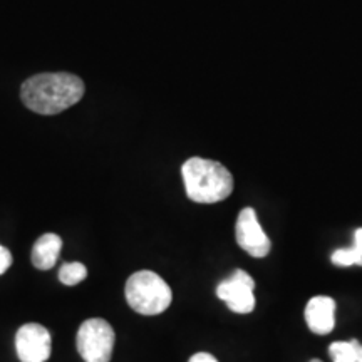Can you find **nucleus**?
I'll list each match as a JSON object with an SVG mask.
<instances>
[{
	"label": "nucleus",
	"mask_w": 362,
	"mask_h": 362,
	"mask_svg": "<svg viewBox=\"0 0 362 362\" xmlns=\"http://www.w3.org/2000/svg\"><path fill=\"white\" fill-rule=\"evenodd\" d=\"M84 83L71 72H44L25 79L21 99L30 111L52 116L69 110L84 96Z\"/></svg>",
	"instance_id": "obj_1"
},
{
	"label": "nucleus",
	"mask_w": 362,
	"mask_h": 362,
	"mask_svg": "<svg viewBox=\"0 0 362 362\" xmlns=\"http://www.w3.org/2000/svg\"><path fill=\"white\" fill-rule=\"evenodd\" d=\"M185 189L194 203L223 202L233 192V176L223 165L205 158H189L181 166Z\"/></svg>",
	"instance_id": "obj_2"
},
{
	"label": "nucleus",
	"mask_w": 362,
	"mask_h": 362,
	"mask_svg": "<svg viewBox=\"0 0 362 362\" xmlns=\"http://www.w3.org/2000/svg\"><path fill=\"white\" fill-rule=\"evenodd\" d=\"M128 305L141 315H158L168 309L173 300L170 285L151 270L134 272L124 287Z\"/></svg>",
	"instance_id": "obj_3"
},
{
	"label": "nucleus",
	"mask_w": 362,
	"mask_h": 362,
	"mask_svg": "<svg viewBox=\"0 0 362 362\" xmlns=\"http://www.w3.org/2000/svg\"><path fill=\"white\" fill-rule=\"evenodd\" d=\"M115 342V329L104 319L84 320L76 336V347L84 362H110Z\"/></svg>",
	"instance_id": "obj_4"
},
{
	"label": "nucleus",
	"mask_w": 362,
	"mask_h": 362,
	"mask_svg": "<svg viewBox=\"0 0 362 362\" xmlns=\"http://www.w3.org/2000/svg\"><path fill=\"white\" fill-rule=\"evenodd\" d=\"M216 297L235 314H250L255 309V280L247 272L235 270L216 287Z\"/></svg>",
	"instance_id": "obj_5"
},
{
	"label": "nucleus",
	"mask_w": 362,
	"mask_h": 362,
	"mask_svg": "<svg viewBox=\"0 0 362 362\" xmlns=\"http://www.w3.org/2000/svg\"><path fill=\"white\" fill-rule=\"evenodd\" d=\"M235 237H237L238 247L255 259H264L272 250L270 238L262 228L257 211L250 206L243 208L238 214Z\"/></svg>",
	"instance_id": "obj_6"
},
{
	"label": "nucleus",
	"mask_w": 362,
	"mask_h": 362,
	"mask_svg": "<svg viewBox=\"0 0 362 362\" xmlns=\"http://www.w3.org/2000/svg\"><path fill=\"white\" fill-rule=\"evenodd\" d=\"M16 352L21 362H45L51 357V332L40 324H24L16 334Z\"/></svg>",
	"instance_id": "obj_7"
},
{
	"label": "nucleus",
	"mask_w": 362,
	"mask_h": 362,
	"mask_svg": "<svg viewBox=\"0 0 362 362\" xmlns=\"http://www.w3.org/2000/svg\"><path fill=\"white\" fill-rule=\"evenodd\" d=\"M305 322L317 336L332 332L336 327V300L327 296L312 297L305 305Z\"/></svg>",
	"instance_id": "obj_8"
},
{
	"label": "nucleus",
	"mask_w": 362,
	"mask_h": 362,
	"mask_svg": "<svg viewBox=\"0 0 362 362\" xmlns=\"http://www.w3.org/2000/svg\"><path fill=\"white\" fill-rule=\"evenodd\" d=\"M62 250V238L56 233H44L35 240L30 260L39 270H49L56 265Z\"/></svg>",
	"instance_id": "obj_9"
},
{
	"label": "nucleus",
	"mask_w": 362,
	"mask_h": 362,
	"mask_svg": "<svg viewBox=\"0 0 362 362\" xmlns=\"http://www.w3.org/2000/svg\"><path fill=\"white\" fill-rule=\"evenodd\" d=\"M88 277V269L81 262H67L59 269V280L64 285H78Z\"/></svg>",
	"instance_id": "obj_10"
},
{
	"label": "nucleus",
	"mask_w": 362,
	"mask_h": 362,
	"mask_svg": "<svg viewBox=\"0 0 362 362\" xmlns=\"http://www.w3.org/2000/svg\"><path fill=\"white\" fill-rule=\"evenodd\" d=\"M356 339L339 341L329 346V356L332 362H356Z\"/></svg>",
	"instance_id": "obj_11"
},
{
	"label": "nucleus",
	"mask_w": 362,
	"mask_h": 362,
	"mask_svg": "<svg viewBox=\"0 0 362 362\" xmlns=\"http://www.w3.org/2000/svg\"><path fill=\"white\" fill-rule=\"evenodd\" d=\"M330 262L337 267H351V265L362 267V250L354 245L351 248H339V250L332 253Z\"/></svg>",
	"instance_id": "obj_12"
},
{
	"label": "nucleus",
	"mask_w": 362,
	"mask_h": 362,
	"mask_svg": "<svg viewBox=\"0 0 362 362\" xmlns=\"http://www.w3.org/2000/svg\"><path fill=\"white\" fill-rule=\"evenodd\" d=\"M12 260L13 259H12L11 250L4 245H0V275H4L8 269H11Z\"/></svg>",
	"instance_id": "obj_13"
},
{
	"label": "nucleus",
	"mask_w": 362,
	"mask_h": 362,
	"mask_svg": "<svg viewBox=\"0 0 362 362\" xmlns=\"http://www.w3.org/2000/svg\"><path fill=\"white\" fill-rule=\"evenodd\" d=\"M188 362H218V361H216L215 356L208 354V352H197V354L189 357Z\"/></svg>",
	"instance_id": "obj_14"
},
{
	"label": "nucleus",
	"mask_w": 362,
	"mask_h": 362,
	"mask_svg": "<svg viewBox=\"0 0 362 362\" xmlns=\"http://www.w3.org/2000/svg\"><path fill=\"white\" fill-rule=\"evenodd\" d=\"M354 247L362 250V228H357L354 232Z\"/></svg>",
	"instance_id": "obj_15"
},
{
	"label": "nucleus",
	"mask_w": 362,
	"mask_h": 362,
	"mask_svg": "<svg viewBox=\"0 0 362 362\" xmlns=\"http://www.w3.org/2000/svg\"><path fill=\"white\" fill-rule=\"evenodd\" d=\"M356 362H362V344H356Z\"/></svg>",
	"instance_id": "obj_16"
},
{
	"label": "nucleus",
	"mask_w": 362,
	"mask_h": 362,
	"mask_svg": "<svg viewBox=\"0 0 362 362\" xmlns=\"http://www.w3.org/2000/svg\"><path fill=\"white\" fill-rule=\"evenodd\" d=\"M310 362H322V361H319V359H312Z\"/></svg>",
	"instance_id": "obj_17"
}]
</instances>
